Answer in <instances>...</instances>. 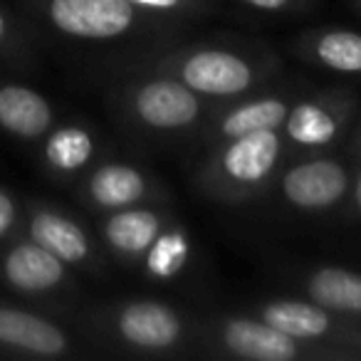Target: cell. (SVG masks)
<instances>
[{
  "instance_id": "obj_14",
  "label": "cell",
  "mask_w": 361,
  "mask_h": 361,
  "mask_svg": "<svg viewBox=\"0 0 361 361\" xmlns=\"http://www.w3.org/2000/svg\"><path fill=\"white\" fill-rule=\"evenodd\" d=\"M300 90V85H267L262 90L252 92V94L240 97V99L216 104L203 129L198 131L203 146L211 149V146L238 139V136H247L265 129H280L287 116V109H290L292 99Z\"/></svg>"
},
{
  "instance_id": "obj_9",
  "label": "cell",
  "mask_w": 361,
  "mask_h": 361,
  "mask_svg": "<svg viewBox=\"0 0 361 361\" xmlns=\"http://www.w3.org/2000/svg\"><path fill=\"white\" fill-rule=\"evenodd\" d=\"M0 285L25 300L55 307L80 292L75 270L23 233L0 243Z\"/></svg>"
},
{
  "instance_id": "obj_7",
  "label": "cell",
  "mask_w": 361,
  "mask_h": 361,
  "mask_svg": "<svg viewBox=\"0 0 361 361\" xmlns=\"http://www.w3.org/2000/svg\"><path fill=\"white\" fill-rule=\"evenodd\" d=\"M196 354L231 361H359L349 351L295 339L250 312L198 319Z\"/></svg>"
},
{
  "instance_id": "obj_20",
  "label": "cell",
  "mask_w": 361,
  "mask_h": 361,
  "mask_svg": "<svg viewBox=\"0 0 361 361\" xmlns=\"http://www.w3.org/2000/svg\"><path fill=\"white\" fill-rule=\"evenodd\" d=\"M193 257H196V245H193L191 231L186 228V223L178 221V216H173L169 226L146 247L134 270L149 282L173 285L188 272V267L193 265Z\"/></svg>"
},
{
  "instance_id": "obj_10",
  "label": "cell",
  "mask_w": 361,
  "mask_h": 361,
  "mask_svg": "<svg viewBox=\"0 0 361 361\" xmlns=\"http://www.w3.org/2000/svg\"><path fill=\"white\" fill-rule=\"evenodd\" d=\"M247 312L300 341L349 351L361 359V319L334 314L305 297H265L252 302Z\"/></svg>"
},
{
  "instance_id": "obj_19",
  "label": "cell",
  "mask_w": 361,
  "mask_h": 361,
  "mask_svg": "<svg viewBox=\"0 0 361 361\" xmlns=\"http://www.w3.org/2000/svg\"><path fill=\"white\" fill-rule=\"evenodd\" d=\"M292 50L300 60L331 75L356 77L361 70V35L354 27H314L297 37Z\"/></svg>"
},
{
  "instance_id": "obj_5",
  "label": "cell",
  "mask_w": 361,
  "mask_h": 361,
  "mask_svg": "<svg viewBox=\"0 0 361 361\" xmlns=\"http://www.w3.org/2000/svg\"><path fill=\"white\" fill-rule=\"evenodd\" d=\"M290 156L292 149L280 129L238 136L206 149V156L196 166L193 186L216 203L243 206L265 196Z\"/></svg>"
},
{
  "instance_id": "obj_15",
  "label": "cell",
  "mask_w": 361,
  "mask_h": 361,
  "mask_svg": "<svg viewBox=\"0 0 361 361\" xmlns=\"http://www.w3.org/2000/svg\"><path fill=\"white\" fill-rule=\"evenodd\" d=\"M173 216V208L166 201L141 203V206H129L121 208V211L99 213L94 223V238L106 257L134 270V265L141 260L146 247L169 226Z\"/></svg>"
},
{
  "instance_id": "obj_1",
  "label": "cell",
  "mask_w": 361,
  "mask_h": 361,
  "mask_svg": "<svg viewBox=\"0 0 361 361\" xmlns=\"http://www.w3.org/2000/svg\"><path fill=\"white\" fill-rule=\"evenodd\" d=\"M121 70L164 72L213 104H221L270 85L280 72V57L265 42L203 40L151 50L124 62Z\"/></svg>"
},
{
  "instance_id": "obj_4",
  "label": "cell",
  "mask_w": 361,
  "mask_h": 361,
  "mask_svg": "<svg viewBox=\"0 0 361 361\" xmlns=\"http://www.w3.org/2000/svg\"><path fill=\"white\" fill-rule=\"evenodd\" d=\"M109 90V106L119 124L156 141L186 139L203 129L213 102L164 72L121 70Z\"/></svg>"
},
{
  "instance_id": "obj_22",
  "label": "cell",
  "mask_w": 361,
  "mask_h": 361,
  "mask_svg": "<svg viewBox=\"0 0 361 361\" xmlns=\"http://www.w3.org/2000/svg\"><path fill=\"white\" fill-rule=\"evenodd\" d=\"M129 3L151 16L178 23V25L206 18L216 11V0H129Z\"/></svg>"
},
{
  "instance_id": "obj_23",
  "label": "cell",
  "mask_w": 361,
  "mask_h": 361,
  "mask_svg": "<svg viewBox=\"0 0 361 361\" xmlns=\"http://www.w3.org/2000/svg\"><path fill=\"white\" fill-rule=\"evenodd\" d=\"M233 3L260 16H305L319 6V0H233Z\"/></svg>"
},
{
  "instance_id": "obj_11",
  "label": "cell",
  "mask_w": 361,
  "mask_h": 361,
  "mask_svg": "<svg viewBox=\"0 0 361 361\" xmlns=\"http://www.w3.org/2000/svg\"><path fill=\"white\" fill-rule=\"evenodd\" d=\"M72 186L77 201L97 216L141 203L166 201L164 183L146 166L129 159L94 161Z\"/></svg>"
},
{
  "instance_id": "obj_18",
  "label": "cell",
  "mask_w": 361,
  "mask_h": 361,
  "mask_svg": "<svg viewBox=\"0 0 361 361\" xmlns=\"http://www.w3.org/2000/svg\"><path fill=\"white\" fill-rule=\"evenodd\" d=\"M295 287L302 297L334 314L361 319V277L356 270L334 262H319L300 270Z\"/></svg>"
},
{
  "instance_id": "obj_17",
  "label": "cell",
  "mask_w": 361,
  "mask_h": 361,
  "mask_svg": "<svg viewBox=\"0 0 361 361\" xmlns=\"http://www.w3.org/2000/svg\"><path fill=\"white\" fill-rule=\"evenodd\" d=\"M57 124V109L30 85L0 80V131L35 146Z\"/></svg>"
},
{
  "instance_id": "obj_3",
  "label": "cell",
  "mask_w": 361,
  "mask_h": 361,
  "mask_svg": "<svg viewBox=\"0 0 361 361\" xmlns=\"http://www.w3.org/2000/svg\"><path fill=\"white\" fill-rule=\"evenodd\" d=\"M80 329L94 344L131 356L196 354L198 319L159 297H126L80 314Z\"/></svg>"
},
{
  "instance_id": "obj_2",
  "label": "cell",
  "mask_w": 361,
  "mask_h": 361,
  "mask_svg": "<svg viewBox=\"0 0 361 361\" xmlns=\"http://www.w3.org/2000/svg\"><path fill=\"white\" fill-rule=\"evenodd\" d=\"M344 144L349 146L346 154L339 149L292 154L275 173L265 196L277 208L297 216H346L349 223H356L361 208L359 124L351 126Z\"/></svg>"
},
{
  "instance_id": "obj_21",
  "label": "cell",
  "mask_w": 361,
  "mask_h": 361,
  "mask_svg": "<svg viewBox=\"0 0 361 361\" xmlns=\"http://www.w3.org/2000/svg\"><path fill=\"white\" fill-rule=\"evenodd\" d=\"M35 57L30 37L20 27V23L0 6V60L13 62L16 67H30Z\"/></svg>"
},
{
  "instance_id": "obj_24",
  "label": "cell",
  "mask_w": 361,
  "mask_h": 361,
  "mask_svg": "<svg viewBox=\"0 0 361 361\" xmlns=\"http://www.w3.org/2000/svg\"><path fill=\"white\" fill-rule=\"evenodd\" d=\"M23 228V208L18 198L8 188L0 186V243L20 233Z\"/></svg>"
},
{
  "instance_id": "obj_16",
  "label": "cell",
  "mask_w": 361,
  "mask_h": 361,
  "mask_svg": "<svg viewBox=\"0 0 361 361\" xmlns=\"http://www.w3.org/2000/svg\"><path fill=\"white\" fill-rule=\"evenodd\" d=\"M35 146L37 161L45 169V173L62 183H75L99 154L94 129L85 121L55 124Z\"/></svg>"
},
{
  "instance_id": "obj_12",
  "label": "cell",
  "mask_w": 361,
  "mask_h": 361,
  "mask_svg": "<svg viewBox=\"0 0 361 361\" xmlns=\"http://www.w3.org/2000/svg\"><path fill=\"white\" fill-rule=\"evenodd\" d=\"M23 235L50 250L75 272L102 275L104 272V250L94 233L77 221L65 208L47 201H35L23 211Z\"/></svg>"
},
{
  "instance_id": "obj_8",
  "label": "cell",
  "mask_w": 361,
  "mask_h": 361,
  "mask_svg": "<svg viewBox=\"0 0 361 361\" xmlns=\"http://www.w3.org/2000/svg\"><path fill=\"white\" fill-rule=\"evenodd\" d=\"M356 124V94L351 90H307L292 99L280 131L292 154L339 149Z\"/></svg>"
},
{
  "instance_id": "obj_13",
  "label": "cell",
  "mask_w": 361,
  "mask_h": 361,
  "mask_svg": "<svg viewBox=\"0 0 361 361\" xmlns=\"http://www.w3.org/2000/svg\"><path fill=\"white\" fill-rule=\"evenodd\" d=\"M72 356H80V346L55 317L0 302V359L57 361Z\"/></svg>"
},
{
  "instance_id": "obj_6",
  "label": "cell",
  "mask_w": 361,
  "mask_h": 361,
  "mask_svg": "<svg viewBox=\"0 0 361 361\" xmlns=\"http://www.w3.org/2000/svg\"><path fill=\"white\" fill-rule=\"evenodd\" d=\"M27 8L52 35L82 45L164 40L183 27L131 6L129 0H27Z\"/></svg>"
}]
</instances>
